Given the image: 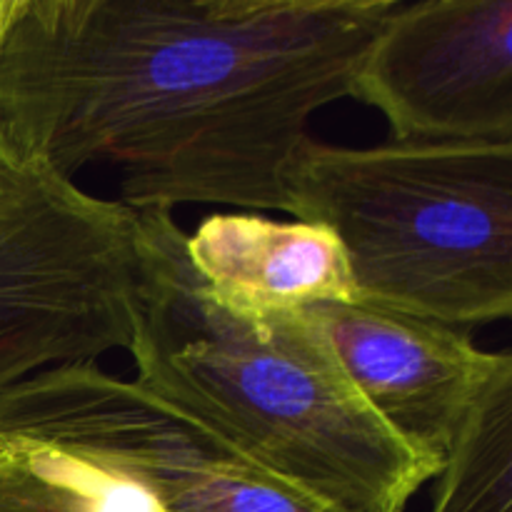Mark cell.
Instances as JSON below:
<instances>
[{"instance_id": "cell-1", "label": "cell", "mask_w": 512, "mask_h": 512, "mask_svg": "<svg viewBox=\"0 0 512 512\" xmlns=\"http://www.w3.org/2000/svg\"><path fill=\"white\" fill-rule=\"evenodd\" d=\"M398 0H15L0 125L20 165L118 173L128 210L288 213L313 115Z\"/></svg>"}, {"instance_id": "cell-2", "label": "cell", "mask_w": 512, "mask_h": 512, "mask_svg": "<svg viewBox=\"0 0 512 512\" xmlns=\"http://www.w3.org/2000/svg\"><path fill=\"white\" fill-rule=\"evenodd\" d=\"M133 385L328 512H405L440 468L373 413L300 313L220 305L170 210H133Z\"/></svg>"}, {"instance_id": "cell-3", "label": "cell", "mask_w": 512, "mask_h": 512, "mask_svg": "<svg viewBox=\"0 0 512 512\" xmlns=\"http://www.w3.org/2000/svg\"><path fill=\"white\" fill-rule=\"evenodd\" d=\"M288 215L340 243L355 300L468 328L512 313V143L308 138L285 173Z\"/></svg>"}, {"instance_id": "cell-4", "label": "cell", "mask_w": 512, "mask_h": 512, "mask_svg": "<svg viewBox=\"0 0 512 512\" xmlns=\"http://www.w3.org/2000/svg\"><path fill=\"white\" fill-rule=\"evenodd\" d=\"M135 305L133 210L20 165L0 190V393L125 350Z\"/></svg>"}, {"instance_id": "cell-5", "label": "cell", "mask_w": 512, "mask_h": 512, "mask_svg": "<svg viewBox=\"0 0 512 512\" xmlns=\"http://www.w3.org/2000/svg\"><path fill=\"white\" fill-rule=\"evenodd\" d=\"M0 435L115 465L163 512H328L98 363L60 365L3 390Z\"/></svg>"}, {"instance_id": "cell-6", "label": "cell", "mask_w": 512, "mask_h": 512, "mask_svg": "<svg viewBox=\"0 0 512 512\" xmlns=\"http://www.w3.org/2000/svg\"><path fill=\"white\" fill-rule=\"evenodd\" d=\"M350 98L380 110L393 140L512 143V0H398Z\"/></svg>"}, {"instance_id": "cell-7", "label": "cell", "mask_w": 512, "mask_h": 512, "mask_svg": "<svg viewBox=\"0 0 512 512\" xmlns=\"http://www.w3.org/2000/svg\"><path fill=\"white\" fill-rule=\"evenodd\" d=\"M373 413L443 470L460 425L512 355L488 353L465 330L365 300L303 310Z\"/></svg>"}, {"instance_id": "cell-8", "label": "cell", "mask_w": 512, "mask_h": 512, "mask_svg": "<svg viewBox=\"0 0 512 512\" xmlns=\"http://www.w3.org/2000/svg\"><path fill=\"white\" fill-rule=\"evenodd\" d=\"M200 283L238 313H300L355 300L345 253L323 225L213 213L185 240Z\"/></svg>"}, {"instance_id": "cell-9", "label": "cell", "mask_w": 512, "mask_h": 512, "mask_svg": "<svg viewBox=\"0 0 512 512\" xmlns=\"http://www.w3.org/2000/svg\"><path fill=\"white\" fill-rule=\"evenodd\" d=\"M0 512H163L153 495L93 455L0 435Z\"/></svg>"}, {"instance_id": "cell-10", "label": "cell", "mask_w": 512, "mask_h": 512, "mask_svg": "<svg viewBox=\"0 0 512 512\" xmlns=\"http://www.w3.org/2000/svg\"><path fill=\"white\" fill-rule=\"evenodd\" d=\"M438 480L433 512H512V365L463 420Z\"/></svg>"}, {"instance_id": "cell-11", "label": "cell", "mask_w": 512, "mask_h": 512, "mask_svg": "<svg viewBox=\"0 0 512 512\" xmlns=\"http://www.w3.org/2000/svg\"><path fill=\"white\" fill-rule=\"evenodd\" d=\"M13 8H15V0H0V45H3V35L10 23V15H13ZM18 168L20 163L15 160L13 150H10L8 140H5L3 125H0V190H3L5 185H8V180L18 173Z\"/></svg>"}]
</instances>
